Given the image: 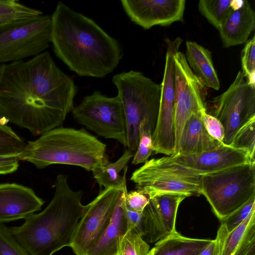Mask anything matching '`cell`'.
Listing matches in <instances>:
<instances>
[{"mask_svg": "<svg viewBox=\"0 0 255 255\" xmlns=\"http://www.w3.org/2000/svg\"><path fill=\"white\" fill-rule=\"evenodd\" d=\"M78 88L48 51L0 65V118L34 135L60 127Z\"/></svg>", "mask_w": 255, "mask_h": 255, "instance_id": "obj_1", "label": "cell"}, {"mask_svg": "<svg viewBox=\"0 0 255 255\" xmlns=\"http://www.w3.org/2000/svg\"><path fill=\"white\" fill-rule=\"evenodd\" d=\"M51 43L56 56L80 76L103 78L122 58L118 41L93 19L58 2L51 15Z\"/></svg>", "mask_w": 255, "mask_h": 255, "instance_id": "obj_2", "label": "cell"}, {"mask_svg": "<svg viewBox=\"0 0 255 255\" xmlns=\"http://www.w3.org/2000/svg\"><path fill=\"white\" fill-rule=\"evenodd\" d=\"M53 197L39 213L25 218L18 227L9 228L18 243L29 255H53L65 247H70L78 223L88 209L82 204V190L74 191L67 176L59 174Z\"/></svg>", "mask_w": 255, "mask_h": 255, "instance_id": "obj_3", "label": "cell"}, {"mask_svg": "<svg viewBox=\"0 0 255 255\" xmlns=\"http://www.w3.org/2000/svg\"><path fill=\"white\" fill-rule=\"evenodd\" d=\"M106 149L104 143L84 128L59 127L28 141L17 157L39 169L61 164L93 171L109 161Z\"/></svg>", "mask_w": 255, "mask_h": 255, "instance_id": "obj_4", "label": "cell"}, {"mask_svg": "<svg viewBox=\"0 0 255 255\" xmlns=\"http://www.w3.org/2000/svg\"><path fill=\"white\" fill-rule=\"evenodd\" d=\"M112 82L118 91L127 125V147L132 152L138 142V127L145 119L157 120L161 85L142 72L130 70L115 74Z\"/></svg>", "mask_w": 255, "mask_h": 255, "instance_id": "obj_5", "label": "cell"}, {"mask_svg": "<svg viewBox=\"0 0 255 255\" xmlns=\"http://www.w3.org/2000/svg\"><path fill=\"white\" fill-rule=\"evenodd\" d=\"M202 195L220 221L255 198V163H247L203 176Z\"/></svg>", "mask_w": 255, "mask_h": 255, "instance_id": "obj_6", "label": "cell"}, {"mask_svg": "<svg viewBox=\"0 0 255 255\" xmlns=\"http://www.w3.org/2000/svg\"><path fill=\"white\" fill-rule=\"evenodd\" d=\"M203 176L171 162L166 156L148 160L132 173L130 180L135 183L136 191L150 200L166 193L181 194L188 197L202 195Z\"/></svg>", "mask_w": 255, "mask_h": 255, "instance_id": "obj_7", "label": "cell"}, {"mask_svg": "<svg viewBox=\"0 0 255 255\" xmlns=\"http://www.w3.org/2000/svg\"><path fill=\"white\" fill-rule=\"evenodd\" d=\"M74 120L106 138L118 140L127 147V125L119 97H108L99 91L85 96L71 110Z\"/></svg>", "mask_w": 255, "mask_h": 255, "instance_id": "obj_8", "label": "cell"}, {"mask_svg": "<svg viewBox=\"0 0 255 255\" xmlns=\"http://www.w3.org/2000/svg\"><path fill=\"white\" fill-rule=\"evenodd\" d=\"M208 114L216 118L225 130L223 143L231 144L237 131L255 117V86L248 83L242 71L229 88L209 103Z\"/></svg>", "mask_w": 255, "mask_h": 255, "instance_id": "obj_9", "label": "cell"}, {"mask_svg": "<svg viewBox=\"0 0 255 255\" xmlns=\"http://www.w3.org/2000/svg\"><path fill=\"white\" fill-rule=\"evenodd\" d=\"M51 16L41 14L24 23L0 30V64L38 55L51 43Z\"/></svg>", "mask_w": 255, "mask_h": 255, "instance_id": "obj_10", "label": "cell"}, {"mask_svg": "<svg viewBox=\"0 0 255 255\" xmlns=\"http://www.w3.org/2000/svg\"><path fill=\"white\" fill-rule=\"evenodd\" d=\"M167 51L158 115L152 139L154 152L167 156L174 154V108L175 102V55L183 41L180 37L167 39Z\"/></svg>", "mask_w": 255, "mask_h": 255, "instance_id": "obj_11", "label": "cell"}, {"mask_svg": "<svg viewBox=\"0 0 255 255\" xmlns=\"http://www.w3.org/2000/svg\"><path fill=\"white\" fill-rule=\"evenodd\" d=\"M174 154L177 153L184 125L193 113L206 109V88L193 73L180 51L175 55Z\"/></svg>", "mask_w": 255, "mask_h": 255, "instance_id": "obj_12", "label": "cell"}, {"mask_svg": "<svg viewBox=\"0 0 255 255\" xmlns=\"http://www.w3.org/2000/svg\"><path fill=\"white\" fill-rule=\"evenodd\" d=\"M122 189L109 188L101 190L88 204L70 246L76 255H85L99 239L110 222Z\"/></svg>", "mask_w": 255, "mask_h": 255, "instance_id": "obj_13", "label": "cell"}, {"mask_svg": "<svg viewBox=\"0 0 255 255\" xmlns=\"http://www.w3.org/2000/svg\"><path fill=\"white\" fill-rule=\"evenodd\" d=\"M121 2L130 20L144 29L182 21L186 5L185 0H121Z\"/></svg>", "mask_w": 255, "mask_h": 255, "instance_id": "obj_14", "label": "cell"}, {"mask_svg": "<svg viewBox=\"0 0 255 255\" xmlns=\"http://www.w3.org/2000/svg\"><path fill=\"white\" fill-rule=\"evenodd\" d=\"M187 197L181 194L166 193L151 199L142 212L143 239L152 243L176 232L178 209Z\"/></svg>", "mask_w": 255, "mask_h": 255, "instance_id": "obj_15", "label": "cell"}, {"mask_svg": "<svg viewBox=\"0 0 255 255\" xmlns=\"http://www.w3.org/2000/svg\"><path fill=\"white\" fill-rule=\"evenodd\" d=\"M167 157L171 162L201 175L242 164L255 163L252 161L247 151L225 144L201 153L176 154Z\"/></svg>", "mask_w": 255, "mask_h": 255, "instance_id": "obj_16", "label": "cell"}, {"mask_svg": "<svg viewBox=\"0 0 255 255\" xmlns=\"http://www.w3.org/2000/svg\"><path fill=\"white\" fill-rule=\"evenodd\" d=\"M44 203L30 188L15 183L0 184V223L24 219Z\"/></svg>", "mask_w": 255, "mask_h": 255, "instance_id": "obj_17", "label": "cell"}, {"mask_svg": "<svg viewBox=\"0 0 255 255\" xmlns=\"http://www.w3.org/2000/svg\"><path fill=\"white\" fill-rule=\"evenodd\" d=\"M215 240L219 255H255V211L231 232L221 223Z\"/></svg>", "mask_w": 255, "mask_h": 255, "instance_id": "obj_18", "label": "cell"}, {"mask_svg": "<svg viewBox=\"0 0 255 255\" xmlns=\"http://www.w3.org/2000/svg\"><path fill=\"white\" fill-rule=\"evenodd\" d=\"M255 28V13L250 2L244 0L240 7H232L218 29L223 47L229 48L246 43Z\"/></svg>", "mask_w": 255, "mask_h": 255, "instance_id": "obj_19", "label": "cell"}, {"mask_svg": "<svg viewBox=\"0 0 255 255\" xmlns=\"http://www.w3.org/2000/svg\"><path fill=\"white\" fill-rule=\"evenodd\" d=\"M223 143L211 136L203 124L201 111L192 114L186 121L177 154H191L217 148Z\"/></svg>", "mask_w": 255, "mask_h": 255, "instance_id": "obj_20", "label": "cell"}, {"mask_svg": "<svg viewBox=\"0 0 255 255\" xmlns=\"http://www.w3.org/2000/svg\"><path fill=\"white\" fill-rule=\"evenodd\" d=\"M126 184L115 206L109 224L95 245L85 255H116L120 237L127 231L125 216V199L127 192Z\"/></svg>", "mask_w": 255, "mask_h": 255, "instance_id": "obj_21", "label": "cell"}, {"mask_svg": "<svg viewBox=\"0 0 255 255\" xmlns=\"http://www.w3.org/2000/svg\"><path fill=\"white\" fill-rule=\"evenodd\" d=\"M186 47V59L193 73L206 87L219 90L220 81L211 52L194 41H187Z\"/></svg>", "mask_w": 255, "mask_h": 255, "instance_id": "obj_22", "label": "cell"}, {"mask_svg": "<svg viewBox=\"0 0 255 255\" xmlns=\"http://www.w3.org/2000/svg\"><path fill=\"white\" fill-rule=\"evenodd\" d=\"M211 241L186 237L176 231L156 242L147 255H198Z\"/></svg>", "mask_w": 255, "mask_h": 255, "instance_id": "obj_23", "label": "cell"}, {"mask_svg": "<svg viewBox=\"0 0 255 255\" xmlns=\"http://www.w3.org/2000/svg\"><path fill=\"white\" fill-rule=\"evenodd\" d=\"M134 153L126 149L122 156L114 163L108 162L105 165L94 170L93 175L100 186L105 189L114 188L122 190L126 184L128 164Z\"/></svg>", "mask_w": 255, "mask_h": 255, "instance_id": "obj_24", "label": "cell"}, {"mask_svg": "<svg viewBox=\"0 0 255 255\" xmlns=\"http://www.w3.org/2000/svg\"><path fill=\"white\" fill-rule=\"evenodd\" d=\"M42 14L17 0H0V30L24 23Z\"/></svg>", "mask_w": 255, "mask_h": 255, "instance_id": "obj_25", "label": "cell"}, {"mask_svg": "<svg viewBox=\"0 0 255 255\" xmlns=\"http://www.w3.org/2000/svg\"><path fill=\"white\" fill-rule=\"evenodd\" d=\"M156 122L154 119H145L140 122L138 127V142L133 156L132 164L145 163L154 152L152 134Z\"/></svg>", "mask_w": 255, "mask_h": 255, "instance_id": "obj_26", "label": "cell"}, {"mask_svg": "<svg viewBox=\"0 0 255 255\" xmlns=\"http://www.w3.org/2000/svg\"><path fill=\"white\" fill-rule=\"evenodd\" d=\"M233 0H200L198 9L201 14L219 29L232 8Z\"/></svg>", "mask_w": 255, "mask_h": 255, "instance_id": "obj_27", "label": "cell"}, {"mask_svg": "<svg viewBox=\"0 0 255 255\" xmlns=\"http://www.w3.org/2000/svg\"><path fill=\"white\" fill-rule=\"evenodd\" d=\"M150 247L143 238L132 230H127L120 238L116 255H147Z\"/></svg>", "mask_w": 255, "mask_h": 255, "instance_id": "obj_28", "label": "cell"}, {"mask_svg": "<svg viewBox=\"0 0 255 255\" xmlns=\"http://www.w3.org/2000/svg\"><path fill=\"white\" fill-rule=\"evenodd\" d=\"M230 146L247 151L252 161L255 162V117L237 131Z\"/></svg>", "mask_w": 255, "mask_h": 255, "instance_id": "obj_29", "label": "cell"}, {"mask_svg": "<svg viewBox=\"0 0 255 255\" xmlns=\"http://www.w3.org/2000/svg\"><path fill=\"white\" fill-rule=\"evenodd\" d=\"M25 145L24 140L0 120V156L17 155Z\"/></svg>", "mask_w": 255, "mask_h": 255, "instance_id": "obj_30", "label": "cell"}, {"mask_svg": "<svg viewBox=\"0 0 255 255\" xmlns=\"http://www.w3.org/2000/svg\"><path fill=\"white\" fill-rule=\"evenodd\" d=\"M242 73L247 82L255 86V36L246 43L241 55Z\"/></svg>", "mask_w": 255, "mask_h": 255, "instance_id": "obj_31", "label": "cell"}, {"mask_svg": "<svg viewBox=\"0 0 255 255\" xmlns=\"http://www.w3.org/2000/svg\"><path fill=\"white\" fill-rule=\"evenodd\" d=\"M0 255H29L3 223H0Z\"/></svg>", "mask_w": 255, "mask_h": 255, "instance_id": "obj_32", "label": "cell"}, {"mask_svg": "<svg viewBox=\"0 0 255 255\" xmlns=\"http://www.w3.org/2000/svg\"><path fill=\"white\" fill-rule=\"evenodd\" d=\"M255 211V198L250 200L246 204L221 221L229 232H231L243 222L253 212Z\"/></svg>", "mask_w": 255, "mask_h": 255, "instance_id": "obj_33", "label": "cell"}, {"mask_svg": "<svg viewBox=\"0 0 255 255\" xmlns=\"http://www.w3.org/2000/svg\"><path fill=\"white\" fill-rule=\"evenodd\" d=\"M201 113L203 124L209 135L223 143L225 130L221 123L216 118L208 114L206 109L201 110Z\"/></svg>", "mask_w": 255, "mask_h": 255, "instance_id": "obj_34", "label": "cell"}, {"mask_svg": "<svg viewBox=\"0 0 255 255\" xmlns=\"http://www.w3.org/2000/svg\"><path fill=\"white\" fill-rule=\"evenodd\" d=\"M150 199L145 194L136 190L127 192L125 199V206L128 210L142 212L149 203Z\"/></svg>", "mask_w": 255, "mask_h": 255, "instance_id": "obj_35", "label": "cell"}, {"mask_svg": "<svg viewBox=\"0 0 255 255\" xmlns=\"http://www.w3.org/2000/svg\"><path fill=\"white\" fill-rule=\"evenodd\" d=\"M124 213L127 223V230H132L143 238L144 231L142 212L130 211L125 206Z\"/></svg>", "mask_w": 255, "mask_h": 255, "instance_id": "obj_36", "label": "cell"}, {"mask_svg": "<svg viewBox=\"0 0 255 255\" xmlns=\"http://www.w3.org/2000/svg\"><path fill=\"white\" fill-rule=\"evenodd\" d=\"M17 155L0 156V174L12 173L19 166Z\"/></svg>", "mask_w": 255, "mask_h": 255, "instance_id": "obj_37", "label": "cell"}, {"mask_svg": "<svg viewBox=\"0 0 255 255\" xmlns=\"http://www.w3.org/2000/svg\"><path fill=\"white\" fill-rule=\"evenodd\" d=\"M198 255H219L215 239L212 240L211 242L200 252Z\"/></svg>", "mask_w": 255, "mask_h": 255, "instance_id": "obj_38", "label": "cell"}]
</instances>
